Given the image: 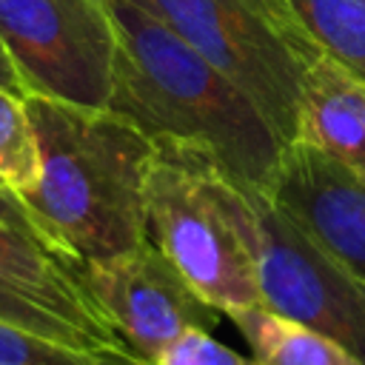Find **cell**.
<instances>
[{"instance_id": "8fae6325", "label": "cell", "mask_w": 365, "mask_h": 365, "mask_svg": "<svg viewBox=\"0 0 365 365\" xmlns=\"http://www.w3.org/2000/svg\"><path fill=\"white\" fill-rule=\"evenodd\" d=\"M259 365H365L336 339L265 305L231 314Z\"/></svg>"}, {"instance_id": "52a82bcc", "label": "cell", "mask_w": 365, "mask_h": 365, "mask_svg": "<svg viewBox=\"0 0 365 365\" xmlns=\"http://www.w3.org/2000/svg\"><path fill=\"white\" fill-rule=\"evenodd\" d=\"M74 265L108 328L148 362L185 331H214L220 322V311L180 277L151 240L125 254Z\"/></svg>"}, {"instance_id": "30bf717a", "label": "cell", "mask_w": 365, "mask_h": 365, "mask_svg": "<svg viewBox=\"0 0 365 365\" xmlns=\"http://www.w3.org/2000/svg\"><path fill=\"white\" fill-rule=\"evenodd\" d=\"M0 279L14 285L17 291L29 294L31 299L43 302L63 319L94 334L100 342H106L117 351H131L108 328V322L91 302L88 291L83 288V282L77 277V265L63 259L60 254L48 251L37 240L9 228L6 222H0Z\"/></svg>"}, {"instance_id": "8992f818", "label": "cell", "mask_w": 365, "mask_h": 365, "mask_svg": "<svg viewBox=\"0 0 365 365\" xmlns=\"http://www.w3.org/2000/svg\"><path fill=\"white\" fill-rule=\"evenodd\" d=\"M0 43L26 94L108 108L117 60L108 0H0Z\"/></svg>"}, {"instance_id": "9a60e30c", "label": "cell", "mask_w": 365, "mask_h": 365, "mask_svg": "<svg viewBox=\"0 0 365 365\" xmlns=\"http://www.w3.org/2000/svg\"><path fill=\"white\" fill-rule=\"evenodd\" d=\"M0 319L20 325L26 331H34L40 336L57 339V342H68V345H80V348H91V351H117L3 279H0ZM117 354H131V351H117Z\"/></svg>"}, {"instance_id": "ba28073f", "label": "cell", "mask_w": 365, "mask_h": 365, "mask_svg": "<svg viewBox=\"0 0 365 365\" xmlns=\"http://www.w3.org/2000/svg\"><path fill=\"white\" fill-rule=\"evenodd\" d=\"M268 197L365 285V182L305 143L285 145Z\"/></svg>"}, {"instance_id": "5b68a950", "label": "cell", "mask_w": 365, "mask_h": 365, "mask_svg": "<svg viewBox=\"0 0 365 365\" xmlns=\"http://www.w3.org/2000/svg\"><path fill=\"white\" fill-rule=\"evenodd\" d=\"M148 240L220 314L262 305L248 248L208 188L205 165L157 151L145 188Z\"/></svg>"}, {"instance_id": "4fadbf2b", "label": "cell", "mask_w": 365, "mask_h": 365, "mask_svg": "<svg viewBox=\"0 0 365 365\" xmlns=\"http://www.w3.org/2000/svg\"><path fill=\"white\" fill-rule=\"evenodd\" d=\"M0 365H154L137 354L91 351L57 342L0 319Z\"/></svg>"}, {"instance_id": "7a4b0ae2", "label": "cell", "mask_w": 365, "mask_h": 365, "mask_svg": "<svg viewBox=\"0 0 365 365\" xmlns=\"http://www.w3.org/2000/svg\"><path fill=\"white\" fill-rule=\"evenodd\" d=\"M40 177L20 191L46 245L68 262L108 259L148 240L145 188L157 145L108 108L23 97Z\"/></svg>"}, {"instance_id": "277c9868", "label": "cell", "mask_w": 365, "mask_h": 365, "mask_svg": "<svg viewBox=\"0 0 365 365\" xmlns=\"http://www.w3.org/2000/svg\"><path fill=\"white\" fill-rule=\"evenodd\" d=\"M234 80L285 145L297 140L308 66L322 54L282 0H131Z\"/></svg>"}, {"instance_id": "2e32d148", "label": "cell", "mask_w": 365, "mask_h": 365, "mask_svg": "<svg viewBox=\"0 0 365 365\" xmlns=\"http://www.w3.org/2000/svg\"><path fill=\"white\" fill-rule=\"evenodd\" d=\"M154 365H259V362L254 356L237 354L234 348L211 336V331L191 328L180 339H174L154 359Z\"/></svg>"}, {"instance_id": "e0dca14e", "label": "cell", "mask_w": 365, "mask_h": 365, "mask_svg": "<svg viewBox=\"0 0 365 365\" xmlns=\"http://www.w3.org/2000/svg\"><path fill=\"white\" fill-rule=\"evenodd\" d=\"M0 222H6L9 228H14V231H20V234H26V237H31V240H37L40 245H46V240H43L37 222L31 220V214L26 211V205H23L20 197H17L11 188H6V185H0ZM46 248H48V245H46ZM48 251H51V248H48Z\"/></svg>"}, {"instance_id": "6da1fadb", "label": "cell", "mask_w": 365, "mask_h": 365, "mask_svg": "<svg viewBox=\"0 0 365 365\" xmlns=\"http://www.w3.org/2000/svg\"><path fill=\"white\" fill-rule=\"evenodd\" d=\"M117 60L108 111L157 151L197 160L225 180L268 194L285 143L257 103L160 17L108 0Z\"/></svg>"}, {"instance_id": "ac0fdd59", "label": "cell", "mask_w": 365, "mask_h": 365, "mask_svg": "<svg viewBox=\"0 0 365 365\" xmlns=\"http://www.w3.org/2000/svg\"><path fill=\"white\" fill-rule=\"evenodd\" d=\"M0 86H3V88H9L11 94L26 97V86H23V80H20L17 68H14V63L9 60V54H6V48H3V43H0Z\"/></svg>"}, {"instance_id": "3957f363", "label": "cell", "mask_w": 365, "mask_h": 365, "mask_svg": "<svg viewBox=\"0 0 365 365\" xmlns=\"http://www.w3.org/2000/svg\"><path fill=\"white\" fill-rule=\"evenodd\" d=\"M208 188L242 237L262 305L302 322L365 362V285L268 194L205 165Z\"/></svg>"}, {"instance_id": "7c38bea8", "label": "cell", "mask_w": 365, "mask_h": 365, "mask_svg": "<svg viewBox=\"0 0 365 365\" xmlns=\"http://www.w3.org/2000/svg\"><path fill=\"white\" fill-rule=\"evenodd\" d=\"M311 40L365 77V0H282Z\"/></svg>"}, {"instance_id": "9c48e42d", "label": "cell", "mask_w": 365, "mask_h": 365, "mask_svg": "<svg viewBox=\"0 0 365 365\" xmlns=\"http://www.w3.org/2000/svg\"><path fill=\"white\" fill-rule=\"evenodd\" d=\"M365 182V77L322 51L305 71L297 140Z\"/></svg>"}, {"instance_id": "5bb4252c", "label": "cell", "mask_w": 365, "mask_h": 365, "mask_svg": "<svg viewBox=\"0 0 365 365\" xmlns=\"http://www.w3.org/2000/svg\"><path fill=\"white\" fill-rule=\"evenodd\" d=\"M40 177V145L20 94L0 86V180L14 194Z\"/></svg>"}]
</instances>
